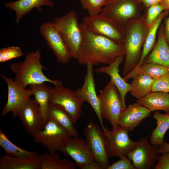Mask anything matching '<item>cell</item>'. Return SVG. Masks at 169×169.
<instances>
[{
  "label": "cell",
  "instance_id": "obj_1",
  "mask_svg": "<svg viewBox=\"0 0 169 169\" xmlns=\"http://www.w3.org/2000/svg\"><path fill=\"white\" fill-rule=\"evenodd\" d=\"M79 27L82 40L77 59L79 64L109 65L118 57L125 55L124 44L88 30L83 22L79 24Z\"/></svg>",
  "mask_w": 169,
  "mask_h": 169
},
{
  "label": "cell",
  "instance_id": "obj_2",
  "mask_svg": "<svg viewBox=\"0 0 169 169\" xmlns=\"http://www.w3.org/2000/svg\"><path fill=\"white\" fill-rule=\"evenodd\" d=\"M124 28L125 38L124 45L125 54L122 72L124 75L133 70L141 59V49L148 29L145 24L144 14L139 19L129 23Z\"/></svg>",
  "mask_w": 169,
  "mask_h": 169
},
{
  "label": "cell",
  "instance_id": "obj_3",
  "mask_svg": "<svg viewBox=\"0 0 169 169\" xmlns=\"http://www.w3.org/2000/svg\"><path fill=\"white\" fill-rule=\"evenodd\" d=\"M40 51L28 52L23 62L11 64L10 67L15 74L14 81L24 88L30 84L49 82L55 86L62 85L60 80L51 79L46 76L43 69L47 70L41 64Z\"/></svg>",
  "mask_w": 169,
  "mask_h": 169
},
{
  "label": "cell",
  "instance_id": "obj_4",
  "mask_svg": "<svg viewBox=\"0 0 169 169\" xmlns=\"http://www.w3.org/2000/svg\"><path fill=\"white\" fill-rule=\"evenodd\" d=\"M77 14L71 10L61 17L55 18L52 23L61 35L72 58L77 59L82 40Z\"/></svg>",
  "mask_w": 169,
  "mask_h": 169
},
{
  "label": "cell",
  "instance_id": "obj_5",
  "mask_svg": "<svg viewBox=\"0 0 169 169\" xmlns=\"http://www.w3.org/2000/svg\"><path fill=\"white\" fill-rule=\"evenodd\" d=\"M144 6L139 0H107L100 13L111 18L124 28L139 19Z\"/></svg>",
  "mask_w": 169,
  "mask_h": 169
},
{
  "label": "cell",
  "instance_id": "obj_6",
  "mask_svg": "<svg viewBox=\"0 0 169 169\" xmlns=\"http://www.w3.org/2000/svg\"><path fill=\"white\" fill-rule=\"evenodd\" d=\"M103 118L108 120L115 131L119 126L120 115L125 107L120 94L111 81L108 83L98 95Z\"/></svg>",
  "mask_w": 169,
  "mask_h": 169
},
{
  "label": "cell",
  "instance_id": "obj_7",
  "mask_svg": "<svg viewBox=\"0 0 169 169\" xmlns=\"http://www.w3.org/2000/svg\"><path fill=\"white\" fill-rule=\"evenodd\" d=\"M32 136L34 142L42 144L50 153L60 151L67 140L72 137L67 130L49 118L43 129Z\"/></svg>",
  "mask_w": 169,
  "mask_h": 169
},
{
  "label": "cell",
  "instance_id": "obj_8",
  "mask_svg": "<svg viewBox=\"0 0 169 169\" xmlns=\"http://www.w3.org/2000/svg\"><path fill=\"white\" fill-rule=\"evenodd\" d=\"M83 23L88 30L103 36L119 44H124V28L111 18L100 13L84 17Z\"/></svg>",
  "mask_w": 169,
  "mask_h": 169
},
{
  "label": "cell",
  "instance_id": "obj_9",
  "mask_svg": "<svg viewBox=\"0 0 169 169\" xmlns=\"http://www.w3.org/2000/svg\"><path fill=\"white\" fill-rule=\"evenodd\" d=\"M103 130L109 158L127 157L137 143L138 141H133L130 139L128 135L129 131L125 128L119 126L115 131H113L106 127Z\"/></svg>",
  "mask_w": 169,
  "mask_h": 169
},
{
  "label": "cell",
  "instance_id": "obj_10",
  "mask_svg": "<svg viewBox=\"0 0 169 169\" xmlns=\"http://www.w3.org/2000/svg\"><path fill=\"white\" fill-rule=\"evenodd\" d=\"M85 140L94 155L96 161L102 169L110 165L105 136L103 130L91 120H89L84 130Z\"/></svg>",
  "mask_w": 169,
  "mask_h": 169
},
{
  "label": "cell",
  "instance_id": "obj_11",
  "mask_svg": "<svg viewBox=\"0 0 169 169\" xmlns=\"http://www.w3.org/2000/svg\"><path fill=\"white\" fill-rule=\"evenodd\" d=\"M84 102L77 97L74 91L62 85L52 88L49 103L59 105L68 113L74 124L79 119Z\"/></svg>",
  "mask_w": 169,
  "mask_h": 169
},
{
  "label": "cell",
  "instance_id": "obj_12",
  "mask_svg": "<svg viewBox=\"0 0 169 169\" xmlns=\"http://www.w3.org/2000/svg\"><path fill=\"white\" fill-rule=\"evenodd\" d=\"M148 137V136L138 141L128 156L136 169L153 168L160 156L159 145L149 143Z\"/></svg>",
  "mask_w": 169,
  "mask_h": 169
},
{
  "label": "cell",
  "instance_id": "obj_13",
  "mask_svg": "<svg viewBox=\"0 0 169 169\" xmlns=\"http://www.w3.org/2000/svg\"><path fill=\"white\" fill-rule=\"evenodd\" d=\"M1 76L6 83L8 88L7 101L2 111L1 117L11 112L13 118H15L20 108L33 95L32 91L30 88L26 89L23 87L11 78L3 74Z\"/></svg>",
  "mask_w": 169,
  "mask_h": 169
},
{
  "label": "cell",
  "instance_id": "obj_14",
  "mask_svg": "<svg viewBox=\"0 0 169 169\" xmlns=\"http://www.w3.org/2000/svg\"><path fill=\"white\" fill-rule=\"evenodd\" d=\"M60 151L73 159L76 167L81 169H84L86 166L96 161L86 141L79 137L69 139Z\"/></svg>",
  "mask_w": 169,
  "mask_h": 169
},
{
  "label": "cell",
  "instance_id": "obj_15",
  "mask_svg": "<svg viewBox=\"0 0 169 169\" xmlns=\"http://www.w3.org/2000/svg\"><path fill=\"white\" fill-rule=\"evenodd\" d=\"M39 32L52 50L57 62L66 64L72 58L59 32L52 22L44 23L41 25Z\"/></svg>",
  "mask_w": 169,
  "mask_h": 169
},
{
  "label": "cell",
  "instance_id": "obj_16",
  "mask_svg": "<svg viewBox=\"0 0 169 169\" xmlns=\"http://www.w3.org/2000/svg\"><path fill=\"white\" fill-rule=\"evenodd\" d=\"M86 73L82 86L74 91L76 95L84 102H87L91 106L96 114L100 125L103 130L105 127L103 124L99 100L97 95L94 78L93 66L86 65Z\"/></svg>",
  "mask_w": 169,
  "mask_h": 169
},
{
  "label": "cell",
  "instance_id": "obj_17",
  "mask_svg": "<svg viewBox=\"0 0 169 169\" xmlns=\"http://www.w3.org/2000/svg\"><path fill=\"white\" fill-rule=\"evenodd\" d=\"M18 116L27 131L33 136L44 126L39 106L34 99L29 98L18 111Z\"/></svg>",
  "mask_w": 169,
  "mask_h": 169
},
{
  "label": "cell",
  "instance_id": "obj_18",
  "mask_svg": "<svg viewBox=\"0 0 169 169\" xmlns=\"http://www.w3.org/2000/svg\"><path fill=\"white\" fill-rule=\"evenodd\" d=\"M151 113L147 108L137 102L129 104L123 110L118 125L129 131H132L149 117Z\"/></svg>",
  "mask_w": 169,
  "mask_h": 169
},
{
  "label": "cell",
  "instance_id": "obj_19",
  "mask_svg": "<svg viewBox=\"0 0 169 169\" xmlns=\"http://www.w3.org/2000/svg\"><path fill=\"white\" fill-rule=\"evenodd\" d=\"M125 57L124 55L118 57L115 60L107 66H103L95 69V71L99 73H105L110 77V80L113 83L119 91L125 107V98L127 94L132 88L131 84L127 83L119 74V67L123 62Z\"/></svg>",
  "mask_w": 169,
  "mask_h": 169
},
{
  "label": "cell",
  "instance_id": "obj_20",
  "mask_svg": "<svg viewBox=\"0 0 169 169\" xmlns=\"http://www.w3.org/2000/svg\"><path fill=\"white\" fill-rule=\"evenodd\" d=\"M156 63L169 69V45L164 33V25L161 24L158 31V38L151 51L145 59L143 64Z\"/></svg>",
  "mask_w": 169,
  "mask_h": 169
},
{
  "label": "cell",
  "instance_id": "obj_21",
  "mask_svg": "<svg viewBox=\"0 0 169 169\" xmlns=\"http://www.w3.org/2000/svg\"><path fill=\"white\" fill-rule=\"evenodd\" d=\"M4 5L16 13V23H18L22 18L31 12L34 8L38 12L42 11L41 7L46 6L51 7L54 3L51 0H18L3 3Z\"/></svg>",
  "mask_w": 169,
  "mask_h": 169
},
{
  "label": "cell",
  "instance_id": "obj_22",
  "mask_svg": "<svg viewBox=\"0 0 169 169\" xmlns=\"http://www.w3.org/2000/svg\"><path fill=\"white\" fill-rule=\"evenodd\" d=\"M42 154L14 157L5 154L0 158V169H40Z\"/></svg>",
  "mask_w": 169,
  "mask_h": 169
},
{
  "label": "cell",
  "instance_id": "obj_23",
  "mask_svg": "<svg viewBox=\"0 0 169 169\" xmlns=\"http://www.w3.org/2000/svg\"><path fill=\"white\" fill-rule=\"evenodd\" d=\"M137 102L151 112L158 110L169 112V93L162 91L151 92L145 96L137 99Z\"/></svg>",
  "mask_w": 169,
  "mask_h": 169
},
{
  "label": "cell",
  "instance_id": "obj_24",
  "mask_svg": "<svg viewBox=\"0 0 169 169\" xmlns=\"http://www.w3.org/2000/svg\"><path fill=\"white\" fill-rule=\"evenodd\" d=\"M48 118L54 119L66 128L72 137H79L78 132L74 126V124L71 116L60 105L49 103L48 110Z\"/></svg>",
  "mask_w": 169,
  "mask_h": 169
},
{
  "label": "cell",
  "instance_id": "obj_25",
  "mask_svg": "<svg viewBox=\"0 0 169 169\" xmlns=\"http://www.w3.org/2000/svg\"><path fill=\"white\" fill-rule=\"evenodd\" d=\"M169 14V10H164L148 28L141 59L138 64L133 70L137 68L143 64L145 59L153 49L156 43V36L158 28L162 20Z\"/></svg>",
  "mask_w": 169,
  "mask_h": 169
},
{
  "label": "cell",
  "instance_id": "obj_26",
  "mask_svg": "<svg viewBox=\"0 0 169 169\" xmlns=\"http://www.w3.org/2000/svg\"><path fill=\"white\" fill-rule=\"evenodd\" d=\"M29 88L33 92L34 98L38 105L43 117L44 125L48 121V110L49 103V97L52 87L47 86L46 82L30 84Z\"/></svg>",
  "mask_w": 169,
  "mask_h": 169
},
{
  "label": "cell",
  "instance_id": "obj_27",
  "mask_svg": "<svg viewBox=\"0 0 169 169\" xmlns=\"http://www.w3.org/2000/svg\"><path fill=\"white\" fill-rule=\"evenodd\" d=\"M169 73V69L153 63L142 64L138 68L124 75L125 80L133 78L138 74L147 75L156 79Z\"/></svg>",
  "mask_w": 169,
  "mask_h": 169
},
{
  "label": "cell",
  "instance_id": "obj_28",
  "mask_svg": "<svg viewBox=\"0 0 169 169\" xmlns=\"http://www.w3.org/2000/svg\"><path fill=\"white\" fill-rule=\"evenodd\" d=\"M75 164L67 159H62L55 152L42 154L40 169H75Z\"/></svg>",
  "mask_w": 169,
  "mask_h": 169
},
{
  "label": "cell",
  "instance_id": "obj_29",
  "mask_svg": "<svg viewBox=\"0 0 169 169\" xmlns=\"http://www.w3.org/2000/svg\"><path fill=\"white\" fill-rule=\"evenodd\" d=\"M132 78L130 92L133 97L137 99H140L152 92L155 79L142 74H137Z\"/></svg>",
  "mask_w": 169,
  "mask_h": 169
},
{
  "label": "cell",
  "instance_id": "obj_30",
  "mask_svg": "<svg viewBox=\"0 0 169 169\" xmlns=\"http://www.w3.org/2000/svg\"><path fill=\"white\" fill-rule=\"evenodd\" d=\"M153 117L156 120L157 125L150 137V142L151 144L159 145L164 142L165 135L169 129V112L163 114L156 111Z\"/></svg>",
  "mask_w": 169,
  "mask_h": 169
},
{
  "label": "cell",
  "instance_id": "obj_31",
  "mask_svg": "<svg viewBox=\"0 0 169 169\" xmlns=\"http://www.w3.org/2000/svg\"><path fill=\"white\" fill-rule=\"evenodd\" d=\"M0 146L4 150L6 155L14 157H27L38 154L21 148L12 142L7 137L3 131L0 129Z\"/></svg>",
  "mask_w": 169,
  "mask_h": 169
},
{
  "label": "cell",
  "instance_id": "obj_32",
  "mask_svg": "<svg viewBox=\"0 0 169 169\" xmlns=\"http://www.w3.org/2000/svg\"><path fill=\"white\" fill-rule=\"evenodd\" d=\"M107 0H80L83 8L86 10L89 15H95L100 13Z\"/></svg>",
  "mask_w": 169,
  "mask_h": 169
},
{
  "label": "cell",
  "instance_id": "obj_33",
  "mask_svg": "<svg viewBox=\"0 0 169 169\" xmlns=\"http://www.w3.org/2000/svg\"><path fill=\"white\" fill-rule=\"evenodd\" d=\"M164 10L163 7L159 4L153 5L146 8L145 12L144 14L145 22L148 29Z\"/></svg>",
  "mask_w": 169,
  "mask_h": 169
},
{
  "label": "cell",
  "instance_id": "obj_34",
  "mask_svg": "<svg viewBox=\"0 0 169 169\" xmlns=\"http://www.w3.org/2000/svg\"><path fill=\"white\" fill-rule=\"evenodd\" d=\"M23 55L20 48L12 46L3 48L0 49V62L4 63Z\"/></svg>",
  "mask_w": 169,
  "mask_h": 169
},
{
  "label": "cell",
  "instance_id": "obj_35",
  "mask_svg": "<svg viewBox=\"0 0 169 169\" xmlns=\"http://www.w3.org/2000/svg\"><path fill=\"white\" fill-rule=\"evenodd\" d=\"M158 91L169 93V73L155 80L152 92Z\"/></svg>",
  "mask_w": 169,
  "mask_h": 169
},
{
  "label": "cell",
  "instance_id": "obj_36",
  "mask_svg": "<svg viewBox=\"0 0 169 169\" xmlns=\"http://www.w3.org/2000/svg\"><path fill=\"white\" fill-rule=\"evenodd\" d=\"M131 161L128 157H121L110 165L107 169H136Z\"/></svg>",
  "mask_w": 169,
  "mask_h": 169
},
{
  "label": "cell",
  "instance_id": "obj_37",
  "mask_svg": "<svg viewBox=\"0 0 169 169\" xmlns=\"http://www.w3.org/2000/svg\"><path fill=\"white\" fill-rule=\"evenodd\" d=\"M153 168L169 169V151L162 154Z\"/></svg>",
  "mask_w": 169,
  "mask_h": 169
},
{
  "label": "cell",
  "instance_id": "obj_38",
  "mask_svg": "<svg viewBox=\"0 0 169 169\" xmlns=\"http://www.w3.org/2000/svg\"><path fill=\"white\" fill-rule=\"evenodd\" d=\"M164 23L165 35L169 45V14L164 19Z\"/></svg>",
  "mask_w": 169,
  "mask_h": 169
},
{
  "label": "cell",
  "instance_id": "obj_39",
  "mask_svg": "<svg viewBox=\"0 0 169 169\" xmlns=\"http://www.w3.org/2000/svg\"><path fill=\"white\" fill-rule=\"evenodd\" d=\"M146 8L156 4H160L161 0H139Z\"/></svg>",
  "mask_w": 169,
  "mask_h": 169
},
{
  "label": "cell",
  "instance_id": "obj_40",
  "mask_svg": "<svg viewBox=\"0 0 169 169\" xmlns=\"http://www.w3.org/2000/svg\"><path fill=\"white\" fill-rule=\"evenodd\" d=\"M169 151V143L164 142L159 145L158 153L160 154Z\"/></svg>",
  "mask_w": 169,
  "mask_h": 169
},
{
  "label": "cell",
  "instance_id": "obj_41",
  "mask_svg": "<svg viewBox=\"0 0 169 169\" xmlns=\"http://www.w3.org/2000/svg\"><path fill=\"white\" fill-rule=\"evenodd\" d=\"M164 8V10H169V0H161L160 4Z\"/></svg>",
  "mask_w": 169,
  "mask_h": 169
}]
</instances>
